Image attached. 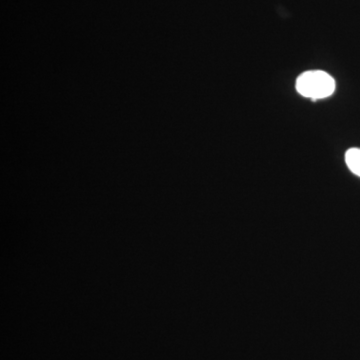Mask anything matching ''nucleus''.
<instances>
[{
    "label": "nucleus",
    "mask_w": 360,
    "mask_h": 360,
    "mask_svg": "<svg viewBox=\"0 0 360 360\" xmlns=\"http://www.w3.org/2000/svg\"><path fill=\"white\" fill-rule=\"evenodd\" d=\"M300 96L312 101L330 96L335 90V82L326 71H305L298 77L295 84Z\"/></svg>",
    "instance_id": "f257e3e1"
},
{
    "label": "nucleus",
    "mask_w": 360,
    "mask_h": 360,
    "mask_svg": "<svg viewBox=\"0 0 360 360\" xmlns=\"http://www.w3.org/2000/svg\"><path fill=\"white\" fill-rule=\"evenodd\" d=\"M345 162L350 172L360 177V148L348 149L345 153Z\"/></svg>",
    "instance_id": "f03ea898"
}]
</instances>
